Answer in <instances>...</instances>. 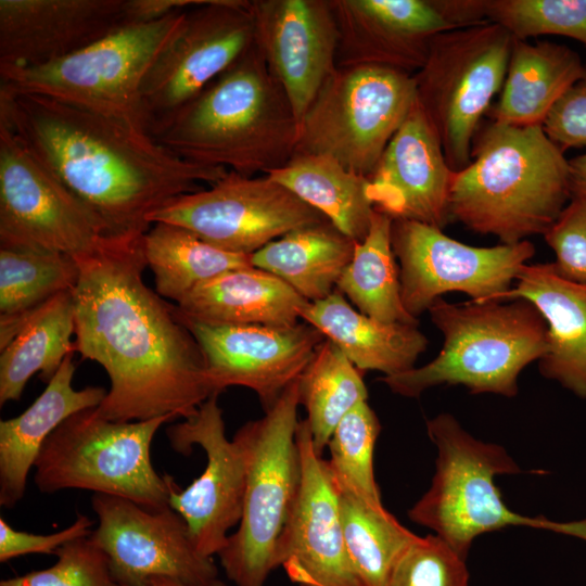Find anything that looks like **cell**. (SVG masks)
<instances>
[{"instance_id":"1","label":"cell","mask_w":586,"mask_h":586,"mask_svg":"<svg viewBox=\"0 0 586 586\" xmlns=\"http://www.w3.org/2000/svg\"><path fill=\"white\" fill-rule=\"evenodd\" d=\"M144 234L109 235L75 259L74 352L107 373L95 412L111 421L188 419L214 396L194 336L143 280Z\"/></svg>"},{"instance_id":"2","label":"cell","mask_w":586,"mask_h":586,"mask_svg":"<svg viewBox=\"0 0 586 586\" xmlns=\"http://www.w3.org/2000/svg\"><path fill=\"white\" fill-rule=\"evenodd\" d=\"M0 124L116 235L144 234L155 212L229 173L182 160L120 120L2 86Z\"/></svg>"},{"instance_id":"3","label":"cell","mask_w":586,"mask_h":586,"mask_svg":"<svg viewBox=\"0 0 586 586\" xmlns=\"http://www.w3.org/2000/svg\"><path fill=\"white\" fill-rule=\"evenodd\" d=\"M300 125L253 44L154 139L191 163L267 175L294 155Z\"/></svg>"},{"instance_id":"4","label":"cell","mask_w":586,"mask_h":586,"mask_svg":"<svg viewBox=\"0 0 586 586\" xmlns=\"http://www.w3.org/2000/svg\"><path fill=\"white\" fill-rule=\"evenodd\" d=\"M570 198L569 160L542 125L492 120L479 128L471 162L454 174L449 212L476 233L515 244L544 234Z\"/></svg>"},{"instance_id":"5","label":"cell","mask_w":586,"mask_h":586,"mask_svg":"<svg viewBox=\"0 0 586 586\" xmlns=\"http://www.w3.org/2000/svg\"><path fill=\"white\" fill-rule=\"evenodd\" d=\"M511 301L450 304L437 298L428 311L444 336L440 354L422 367L380 381L409 398L441 384H461L473 394L515 396L519 374L547 353L548 336L532 303Z\"/></svg>"},{"instance_id":"6","label":"cell","mask_w":586,"mask_h":586,"mask_svg":"<svg viewBox=\"0 0 586 586\" xmlns=\"http://www.w3.org/2000/svg\"><path fill=\"white\" fill-rule=\"evenodd\" d=\"M297 380L262 418L246 422L233 436L245 461V491L238 528L218 558L234 586H264L278 569L277 545L302 479Z\"/></svg>"},{"instance_id":"7","label":"cell","mask_w":586,"mask_h":586,"mask_svg":"<svg viewBox=\"0 0 586 586\" xmlns=\"http://www.w3.org/2000/svg\"><path fill=\"white\" fill-rule=\"evenodd\" d=\"M437 448L436 470L430 488L409 509L408 517L431 528L467 559L475 537L510 525H525L574 535L586 540V520L552 522L510 510L494 479L520 473L515 461L499 445L474 438L449 413L426 421Z\"/></svg>"},{"instance_id":"8","label":"cell","mask_w":586,"mask_h":586,"mask_svg":"<svg viewBox=\"0 0 586 586\" xmlns=\"http://www.w3.org/2000/svg\"><path fill=\"white\" fill-rule=\"evenodd\" d=\"M174 416L141 421H111L95 408L79 411L47 438L35 462L42 493L77 488L126 498L148 509L169 506L167 475L151 461L157 430Z\"/></svg>"},{"instance_id":"9","label":"cell","mask_w":586,"mask_h":586,"mask_svg":"<svg viewBox=\"0 0 586 586\" xmlns=\"http://www.w3.org/2000/svg\"><path fill=\"white\" fill-rule=\"evenodd\" d=\"M186 11L123 26L59 61L38 66H1L0 86L73 104L146 132L141 85L177 34Z\"/></svg>"},{"instance_id":"10","label":"cell","mask_w":586,"mask_h":586,"mask_svg":"<svg viewBox=\"0 0 586 586\" xmlns=\"http://www.w3.org/2000/svg\"><path fill=\"white\" fill-rule=\"evenodd\" d=\"M416 103L413 74L373 64L337 66L302 118L294 154L327 155L369 177Z\"/></svg>"},{"instance_id":"11","label":"cell","mask_w":586,"mask_h":586,"mask_svg":"<svg viewBox=\"0 0 586 586\" xmlns=\"http://www.w3.org/2000/svg\"><path fill=\"white\" fill-rule=\"evenodd\" d=\"M513 37L495 23L437 35L413 74L417 101L454 171L471 162L480 122L502 88Z\"/></svg>"},{"instance_id":"12","label":"cell","mask_w":586,"mask_h":586,"mask_svg":"<svg viewBox=\"0 0 586 586\" xmlns=\"http://www.w3.org/2000/svg\"><path fill=\"white\" fill-rule=\"evenodd\" d=\"M254 44L251 1L207 0L186 11L140 89L143 124L155 138Z\"/></svg>"},{"instance_id":"13","label":"cell","mask_w":586,"mask_h":586,"mask_svg":"<svg viewBox=\"0 0 586 586\" xmlns=\"http://www.w3.org/2000/svg\"><path fill=\"white\" fill-rule=\"evenodd\" d=\"M10 129L0 124V246H25L74 259L112 235Z\"/></svg>"},{"instance_id":"14","label":"cell","mask_w":586,"mask_h":586,"mask_svg":"<svg viewBox=\"0 0 586 586\" xmlns=\"http://www.w3.org/2000/svg\"><path fill=\"white\" fill-rule=\"evenodd\" d=\"M391 242L399 262L402 302L416 319L449 292L464 293L476 303L501 302L535 254V246L527 240L471 246L442 229L405 219H393Z\"/></svg>"},{"instance_id":"15","label":"cell","mask_w":586,"mask_h":586,"mask_svg":"<svg viewBox=\"0 0 586 586\" xmlns=\"http://www.w3.org/2000/svg\"><path fill=\"white\" fill-rule=\"evenodd\" d=\"M328 220L268 175L229 171L217 182L180 195L150 218L186 228L221 250L252 255L297 228Z\"/></svg>"},{"instance_id":"16","label":"cell","mask_w":586,"mask_h":586,"mask_svg":"<svg viewBox=\"0 0 586 586\" xmlns=\"http://www.w3.org/2000/svg\"><path fill=\"white\" fill-rule=\"evenodd\" d=\"M91 505L99 525L89 538L106 555L119 586H140L153 577L217 578L213 558L198 551L184 520L170 506L152 510L104 494H94Z\"/></svg>"},{"instance_id":"17","label":"cell","mask_w":586,"mask_h":586,"mask_svg":"<svg viewBox=\"0 0 586 586\" xmlns=\"http://www.w3.org/2000/svg\"><path fill=\"white\" fill-rule=\"evenodd\" d=\"M176 314L198 342L214 395L229 386L252 390L264 409L295 382L324 335L303 322L290 326L214 324Z\"/></svg>"},{"instance_id":"18","label":"cell","mask_w":586,"mask_h":586,"mask_svg":"<svg viewBox=\"0 0 586 586\" xmlns=\"http://www.w3.org/2000/svg\"><path fill=\"white\" fill-rule=\"evenodd\" d=\"M214 395L198 411L167 429L173 448L189 454L200 446L206 456L202 474L187 488L171 476L169 506L184 520L198 551L208 558L226 546L229 531L239 525L245 491V461L238 443L228 440L222 410Z\"/></svg>"},{"instance_id":"19","label":"cell","mask_w":586,"mask_h":586,"mask_svg":"<svg viewBox=\"0 0 586 586\" xmlns=\"http://www.w3.org/2000/svg\"><path fill=\"white\" fill-rule=\"evenodd\" d=\"M296 438L301 486L277 545V568L297 586H364L346 547L340 492L305 419L298 422Z\"/></svg>"},{"instance_id":"20","label":"cell","mask_w":586,"mask_h":586,"mask_svg":"<svg viewBox=\"0 0 586 586\" xmlns=\"http://www.w3.org/2000/svg\"><path fill=\"white\" fill-rule=\"evenodd\" d=\"M254 44L298 125L336 69L339 28L330 0H252Z\"/></svg>"},{"instance_id":"21","label":"cell","mask_w":586,"mask_h":586,"mask_svg":"<svg viewBox=\"0 0 586 586\" xmlns=\"http://www.w3.org/2000/svg\"><path fill=\"white\" fill-rule=\"evenodd\" d=\"M454 174L417 101L368 177L367 193L374 208L392 219L413 220L443 230L451 220Z\"/></svg>"},{"instance_id":"22","label":"cell","mask_w":586,"mask_h":586,"mask_svg":"<svg viewBox=\"0 0 586 586\" xmlns=\"http://www.w3.org/2000/svg\"><path fill=\"white\" fill-rule=\"evenodd\" d=\"M339 28L336 65L373 64L416 74L432 40L456 29L432 0H330Z\"/></svg>"},{"instance_id":"23","label":"cell","mask_w":586,"mask_h":586,"mask_svg":"<svg viewBox=\"0 0 586 586\" xmlns=\"http://www.w3.org/2000/svg\"><path fill=\"white\" fill-rule=\"evenodd\" d=\"M125 0H1L0 67L59 61L126 26Z\"/></svg>"},{"instance_id":"24","label":"cell","mask_w":586,"mask_h":586,"mask_svg":"<svg viewBox=\"0 0 586 586\" xmlns=\"http://www.w3.org/2000/svg\"><path fill=\"white\" fill-rule=\"evenodd\" d=\"M515 298L532 303L547 324L542 374L586 398V284L562 278L553 263L526 264L501 301Z\"/></svg>"},{"instance_id":"25","label":"cell","mask_w":586,"mask_h":586,"mask_svg":"<svg viewBox=\"0 0 586 586\" xmlns=\"http://www.w3.org/2000/svg\"><path fill=\"white\" fill-rule=\"evenodd\" d=\"M73 353L68 354L44 391L17 417L0 421V505L13 508L24 496L28 473L51 433L71 416L98 407L107 391L101 386L75 390Z\"/></svg>"},{"instance_id":"26","label":"cell","mask_w":586,"mask_h":586,"mask_svg":"<svg viewBox=\"0 0 586 586\" xmlns=\"http://www.w3.org/2000/svg\"><path fill=\"white\" fill-rule=\"evenodd\" d=\"M300 318L334 343L361 372L373 370L390 377L408 371L428 346L417 324L370 318L353 308L337 290L323 300L308 302Z\"/></svg>"},{"instance_id":"27","label":"cell","mask_w":586,"mask_h":586,"mask_svg":"<svg viewBox=\"0 0 586 586\" xmlns=\"http://www.w3.org/2000/svg\"><path fill=\"white\" fill-rule=\"evenodd\" d=\"M584 78L586 67L569 47L513 38L499 99L487 113L498 123L542 125L555 103Z\"/></svg>"},{"instance_id":"28","label":"cell","mask_w":586,"mask_h":586,"mask_svg":"<svg viewBox=\"0 0 586 586\" xmlns=\"http://www.w3.org/2000/svg\"><path fill=\"white\" fill-rule=\"evenodd\" d=\"M308 303L275 275L254 266L226 271L176 304L192 319L214 324L290 326Z\"/></svg>"},{"instance_id":"29","label":"cell","mask_w":586,"mask_h":586,"mask_svg":"<svg viewBox=\"0 0 586 586\" xmlns=\"http://www.w3.org/2000/svg\"><path fill=\"white\" fill-rule=\"evenodd\" d=\"M356 242L329 220L297 228L251 255L308 302L329 296L353 258Z\"/></svg>"},{"instance_id":"30","label":"cell","mask_w":586,"mask_h":586,"mask_svg":"<svg viewBox=\"0 0 586 586\" xmlns=\"http://www.w3.org/2000/svg\"><path fill=\"white\" fill-rule=\"evenodd\" d=\"M267 175L355 242L368 234L374 212L367 193L368 177L330 156L306 153H295L285 165Z\"/></svg>"},{"instance_id":"31","label":"cell","mask_w":586,"mask_h":586,"mask_svg":"<svg viewBox=\"0 0 586 586\" xmlns=\"http://www.w3.org/2000/svg\"><path fill=\"white\" fill-rule=\"evenodd\" d=\"M74 304L63 292L28 317L0 354V405L18 400L26 383L37 372L49 382L65 357L74 353Z\"/></svg>"},{"instance_id":"32","label":"cell","mask_w":586,"mask_h":586,"mask_svg":"<svg viewBox=\"0 0 586 586\" xmlns=\"http://www.w3.org/2000/svg\"><path fill=\"white\" fill-rule=\"evenodd\" d=\"M79 267L67 255L25 246H0V349L29 316L77 284Z\"/></svg>"},{"instance_id":"33","label":"cell","mask_w":586,"mask_h":586,"mask_svg":"<svg viewBox=\"0 0 586 586\" xmlns=\"http://www.w3.org/2000/svg\"><path fill=\"white\" fill-rule=\"evenodd\" d=\"M156 293L178 304L200 284L233 269L253 266L251 255L221 250L180 226L155 222L143 235Z\"/></svg>"},{"instance_id":"34","label":"cell","mask_w":586,"mask_h":586,"mask_svg":"<svg viewBox=\"0 0 586 586\" xmlns=\"http://www.w3.org/2000/svg\"><path fill=\"white\" fill-rule=\"evenodd\" d=\"M393 219L374 208L366 238L356 242L336 290L361 314L385 323L417 324L400 296L399 268L391 242Z\"/></svg>"},{"instance_id":"35","label":"cell","mask_w":586,"mask_h":586,"mask_svg":"<svg viewBox=\"0 0 586 586\" xmlns=\"http://www.w3.org/2000/svg\"><path fill=\"white\" fill-rule=\"evenodd\" d=\"M297 385L314 447L322 455L341 420L367 402L361 371L334 343L324 339L300 375Z\"/></svg>"},{"instance_id":"36","label":"cell","mask_w":586,"mask_h":586,"mask_svg":"<svg viewBox=\"0 0 586 586\" xmlns=\"http://www.w3.org/2000/svg\"><path fill=\"white\" fill-rule=\"evenodd\" d=\"M340 514L346 547L364 586H386L395 563L418 535L385 508L342 494Z\"/></svg>"},{"instance_id":"37","label":"cell","mask_w":586,"mask_h":586,"mask_svg":"<svg viewBox=\"0 0 586 586\" xmlns=\"http://www.w3.org/2000/svg\"><path fill=\"white\" fill-rule=\"evenodd\" d=\"M381 425L367 402L348 412L333 431L327 460L342 495L359 499L373 508H384L374 479L373 454Z\"/></svg>"},{"instance_id":"38","label":"cell","mask_w":586,"mask_h":586,"mask_svg":"<svg viewBox=\"0 0 586 586\" xmlns=\"http://www.w3.org/2000/svg\"><path fill=\"white\" fill-rule=\"evenodd\" d=\"M483 13L517 39L553 35L586 47V0H483Z\"/></svg>"},{"instance_id":"39","label":"cell","mask_w":586,"mask_h":586,"mask_svg":"<svg viewBox=\"0 0 586 586\" xmlns=\"http://www.w3.org/2000/svg\"><path fill=\"white\" fill-rule=\"evenodd\" d=\"M386 586H469L466 558L435 534L417 536L395 563Z\"/></svg>"},{"instance_id":"40","label":"cell","mask_w":586,"mask_h":586,"mask_svg":"<svg viewBox=\"0 0 586 586\" xmlns=\"http://www.w3.org/2000/svg\"><path fill=\"white\" fill-rule=\"evenodd\" d=\"M54 555L50 568L1 579L0 586H119L106 555L89 536L64 544Z\"/></svg>"},{"instance_id":"41","label":"cell","mask_w":586,"mask_h":586,"mask_svg":"<svg viewBox=\"0 0 586 586\" xmlns=\"http://www.w3.org/2000/svg\"><path fill=\"white\" fill-rule=\"evenodd\" d=\"M543 235L556 254V271L569 281L586 284V200L572 198Z\"/></svg>"},{"instance_id":"42","label":"cell","mask_w":586,"mask_h":586,"mask_svg":"<svg viewBox=\"0 0 586 586\" xmlns=\"http://www.w3.org/2000/svg\"><path fill=\"white\" fill-rule=\"evenodd\" d=\"M542 127L562 151L586 146V78L565 91L548 112Z\"/></svg>"},{"instance_id":"43","label":"cell","mask_w":586,"mask_h":586,"mask_svg":"<svg viewBox=\"0 0 586 586\" xmlns=\"http://www.w3.org/2000/svg\"><path fill=\"white\" fill-rule=\"evenodd\" d=\"M93 522L85 514H78L75 522L59 532L41 535L12 527L5 519L0 518V562L29 555H54L64 544L89 536Z\"/></svg>"},{"instance_id":"44","label":"cell","mask_w":586,"mask_h":586,"mask_svg":"<svg viewBox=\"0 0 586 586\" xmlns=\"http://www.w3.org/2000/svg\"><path fill=\"white\" fill-rule=\"evenodd\" d=\"M207 0H125L124 15L127 25L162 20L176 12L189 10Z\"/></svg>"},{"instance_id":"45","label":"cell","mask_w":586,"mask_h":586,"mask_svg":"<svg viewBox=\"0 0 586 586\" xmlns=\"http://www.w3.org/2000/svg\"><path fill=\"white\" fill-rule=\"evenodd\" d=\"M569 167L571 196L586 200V154L569 160Z\"/></svg>"},{"instance_id":"46","label":"cell","mask_w":586,"mask_h":586,"mask_svg":"<svg viewBox=\"0 0 586 586\" xmlns=\"http://www.w3.org/2000/svg\"><path fill=\"white\" fill-rule=\"evenodd\" d=\"M140 586H228L218 577L204 583H188L169 577H153Z\"/></svg>"}]
</instances>
